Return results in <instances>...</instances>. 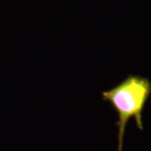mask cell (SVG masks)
<instances>
[{
  "mask_svg": "<svg viewBox=\"0 0 151 151\" xmlns=\"http://www.w3.org/2000/svg\"><path fill=\"white\" fill-rule=\"evenodd\" d=\"M151 95V82L145 76L129 75L117 86L102 93L118 115V151H123L127 124L134 118L138 129L144 130L143 112Z\"/></svg>",
  "mask_w": 151,
  "mask_h": 151,
  "instance_id": "obj_1",
  "label": "cell"
}]
</instances>
